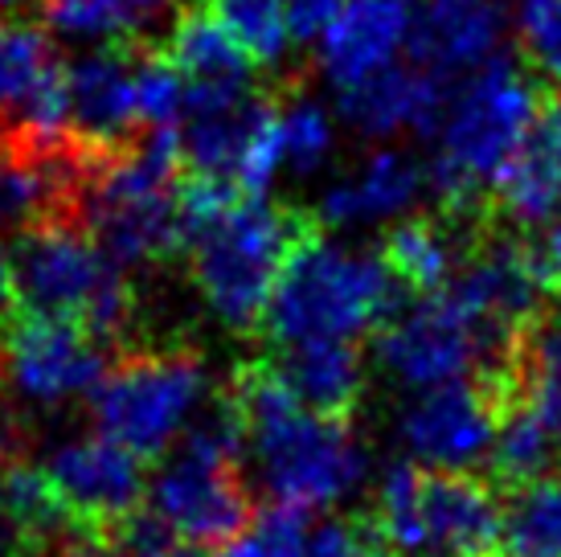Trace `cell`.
<instances>
[{"mask_svg":"<svg viewBox=\"0 0 561 557\" xmlns=\"http://www.w3.org/2000/svg\"><path fill=\"white\" fill-rule=\"evenodd\" d=\"M504 230H537L561 214V91H546L525 148L492 189Z\"/></svg>","mask_w":561,"mask_h":557,"instance_id":"obj_15","label":"cell"},{"mask_svg":"<svg viewBox=\"0 0 561 557\" xmlns=\"http://www.w3.org/2000/svg\"><path fill=\"white\" fill-rule=\"evenodd\" d=\"M541 82L513 58H492L451 94L438 152L431 160L435 209L468 221H488L492 189L529 139L541 111Z\"/></svg>","mask_w":561,"mask_h":557,"instance_id":"obj_2","label":"cell"},{"mask_svg":"<svg viewBox=\"0 0 561 557\" xmlns=\"http://www.w3.org/2000/svg\"><path fill=\"white\" fill-rule=\"evenodd\" d=\"M164 58L188 82L185 115L234 107L250 94H259V66L250 62V54L234 42V33L209 13L205 0L176 13L169 42H164Z\"/></svg>","mask_w":561,"mask_h":557,"instance_id":"obj_12","label":"cell"},{"mask_svg":"<svg viewBox=\"0 0 561 557\" xmlns=\"http://www.w3.org/2000/svg\"><path fill=\"white\" fill-rule=\"evenodd\" d=\"M500 414L504 406L492 389L476 377H459L405 406L402 443L426 471H471L488 464L496 447Z\"/></svg>","mask_w":561,"mask_h":557,"instance_id":"obj_11","label":"cell"},{"mask_svg":"<svg viewBox=\"0 0 561 557\" xmlns=\"http://www.w3.org/2000/svg\"><path fill=\"white\" fill-rule=\"evenodd\" d=\"M480 341L447 295L405 299L386 325L374 332L377 370L405 389H438L476 370Z\"/></svg>","mask_w":561,"mask_h":557,"instance_id":"obj_10","label":"cell"},{"mask_svg":"<svg viewBox=\"0 0 561 557\" xmlns=\"http://www.w3.org/2000/svg\"><path fill=\"white\" fill-rule=\"evenodd\" d=\"M504 37L500 0H422L419 25L410 30V62L435 78L468 75L492 62Z\"/></svg>","mask_w":561,"mask_h":557,"instance_id":"obj_16","label":"cell"},{"mask_svg":"<svg viewBox=\"0 0 561 557\" xmlns=\"http://www.w3.org/2000/svg\"><path fill=\"white\" fill-rule=\"evenodd\" d=\"M37 557H127L124 549H115L103 537H87V533H66L54 545L37 549Z\"/></svg>","mask_w":561,"mask_h":557,"instance_id":"obj_33","label":"cell"},{"mask_svg":"<svg viewBox=\"0 0 561 557\" xmlns=\"http://www.w3.org/2000/svg\"><path fill=\"white\" fill-rule=\"evenodd\" d=\"M42 471L62 504L66 521L87 537H111L115 528L148 509L144 459L99 431L58 443L46 455Z\"/></svg>","mask_w":561,"mask_h":557,"instance_id":"obj_8","label":"cell"},{"mask_svg":"<svg viewBox=\"0 0 561 557\" xmlns=\"http://www.w3.org/2000/svg\"><path fill=\"white\" fill-rule=\"evenodd\" d=\"M9 455H13V422H9V414H0V464L4 467L13 464Z\"/></svg>","mask_w":561,"mask_h":557,"instance_id":"obj_36","label":"cell"},{"mask_svg":"<svg viewBox=\"0 0 561 557\" xmlns=\"http://www.w3.org/2000/svg\"><path fill=\"white\" fill-rule=\"evenodd\" d=\"M561 464V418L546 414L541 406L513 398L500 414L496 447L488 455V480L496 488H525L553 476Z\"/></svg>","mask_w":561,"mask_h":557,"instance_id":"obj_22","label":"cell"},{"mask_svg":"<svg viewBox=\"0 0 561 557\" xmlns=\"http://www.w3.org/2000/svg\"><path fill=\"white\" fill-rule=\"evenodd\" d=\"M414 4L405 0H344L336 25L320 42L324 75L336 91H348L365 78L393 66V54L410 42Z\"/></svg>","mask_w":561,"mask_h":557,"instance_id":"obj_19","label":"cell"},{"mask_svg":"<svg viewBox=\"0 0 561 557\" xmlns=\"http://www.w3.org/2000/svg\"><path fill=\"white\" fill-rule=\"evenodd\" d=\"M320 221L271 197H242L230 214L188 242V271L205 308L230 332L263 328L271 295L291 250Z\"/></svg>","mask_w":561,"mask_h":557,"instance_id":"obj_5","label":"cell"},{"mask_svg":"<svg viewBox=\"0 0 561 557\" xmlns=\"http://www.w3.org/2000/svg\"><path fill=\"white\" fill-rule=\"evenodd\" d=\"M422 189H431V172L410 152L381 148V152L365 156L353 172H344L341 181H332L312 217L320 221V230L393 221L419 205Z\"/></svg>","mask_w":561,"mask_h":557,"instance_id":"obj_18","label":"cell"},{"mask_svg":"<svg viewBox=\"0 0 561 557\" xmlns=\"http://www.w3.org/2000/svg\"><path fill=\"white\" fill-rule=\"evenodd\" d=\"M209 13L218 16L234 42L250 54L254 66H283L287 49L296 46L287 33L283 0H205Z\"/></svg>","mask_w":561,"mask_h":557,"instance_id":"obj_25","label":"cell"},{"mask_svg":"<svg viewBox=\"0 0 561 557\" xmlns=\"http://www.w3.org/2000/svg\"><path fill=\"white\" fill-rule=\"evenodd\" d=\"M13 271L21 308L30 316L70 320L94 332L103 344H115L136 325V292L127 271L79 217H62L21 234L13 247Z\"/></svg>","mask_w":561,"mask_h":557,"instance_id":"obj_6","label":"cell"},{"mask_svg":"<svg viewBox=\"0 0 561 557\" xmlns=\"http://www.w3.org/2000/svg\"><path fill=\"white\" fill-rule=\"evenodd\" d=\"M58 66L62 62L54 58V42L42 25L25 16H0V127L42 91Z\"/></svg>","mask_w":561,"mask_h":557,"instance_id":"obj_23","label":"cell"},{"mask_svg":"<svg viewBox=\"0 0 561 557\" xmlns=\"http://www.w3.org/2000/svg\"><path fill=\"white\" fill-rule=\"evenodd\" d=\"M405 299L381 254L344 247L316 226L283 266L263 332L279 353L324 341L353 344L377 332Z\"/></svg>","mask_w":561,"mask_h":557,"instance_id":"obj_3","label":"cell"},{"mask_svg":"<svg viewBox=\"0 0 561 557\" xmlns=\"http://www.w3.org/2000/svg\"><path fill=\"white\" fill-rule=\"evenodd\" d=\"M21 308V292H16V271H13V254L0 247V325H9Z\"/></svg>","mask_w":561,"mask_h":557,"instance_id":"obj_34","label":"cell"},{"mask_svg":"<svg viewBox=\"0 0 561 557\" xmlns=\"http://www.w3.org/2000/svg\"><path fill=\"white\" fill-rule=\"evenodd\" d=\"M504 557H561V476L516 488L504 500Z\"/></svg>","mask_w":561,"mask_h":557,"instance_id":"obj_24","label":"cell"},{"mask_svg":"<svg viewBox=\"0 0 561 557\" xmlns=\"http://www.w3.org/2000/svg\"><path fill=\"white\" fill-rule=\"evenodd\" d=\"M0 382H4V356H0Z\"/></svg>","mask_w":561,"mask_h":557,"instance_id":"obj_37","label":"cell"},{"mask_svg":"<svg viewBox=\"0 0 561 557\" xmlns=\"http://www.w3.org/2000/svg\"><path fill=\"white\" fill-rule=\"evenodd\" d=\"M513 394H529V398L561 406V304H546L537 311V320L520 332L513 353Z\"/></svg>","mask_w":561,"mask_h":557,"instance_id":"obj_26","label":"cell"},{"mask_svg":"<svg viewBox=\"0 0 561 557\" xmlns=\"http://www.w3.org/2000/svg\"><path fill=\"white\" fill-rule=\"evenodd\" d=\"M299 557H393L369 516H332L312 525Z\"/></svg>","mask_w":561,"mask_h":557,"instance_id":"obj_30","label":"cell"},{"mask_svg":"<svg viewBox=\"0 0 561 557\" xmlns=\"http://www.w3.org/2000/svg\"><path fill=\"white\" fill-rule=\"evenodd\" d=\"M516 247H520L525 271H529L533 283L541 287V295L561 304V217L537 226V230L516 234Z\"/></svg>","mask_w":561,"mask_h":557,"instance_id":"obj_31","label":"cell"},{"mask_svg":"<svg viewBox=\"0 0 561 557\" xmlns=\"http://www.w3.org/2000/svg\"><path fill=\"white\" fill-rule=\"evenodd\" d=\"M66 103H70V139L91 152H119L140 136L136 111V54L99 49L66 62Z\"/></svg>","mask_w":561,"mask_h":557,"instance_id":"obj_13","label":"cell"},{"mask_svg":"<svg viewBox=\"0 0 561 557\" xmlns=\"http://www.w3.org/2000/svg\"><path fill=\"white\" fill-rule=\"evenodd\" d=\"M275 370L312 414L332 418V422H353L360 394H365V361H360L357 344H299V349L275 356Z\"/></svg>","mask_w":561,"mask_h":557,"instance_id":"obj_21","label":"cell"},{"mask_svg":"<svg viewBox=\"0 0 561 557\" xmlns=\"http://www.w3.org/2000/svg\"><path fill=\"white\" fill-rule=\"evenodd\" d=\"M419 521L422 557H483L500 545L504 500L471 471H422Z\"/></svg>","mask_w":561,"mask_h":557,"instance_id":"obj_14","label":"cell"},{"mask_svg":"<svg viewBox=\"0 0 561 557\" xmlns=\"http://www.w3.org/2000/svg\"><path fill=\"white\" fill-rule=\"evenodd\" d=\"M226 402L238 414L271 504L312 512L344 500L365 480L369 451L353 422L312 414L283 382L275 361H242L230 377Z\"/></svg>","mask_w":561,"mask_h":557,"instance_id":"obj_1","label":"cell"},{"mask_svg":"<svg viewBox=\"0 0 561 557\" xmlns=\"http://www.w3.org/2000/svg\"><path fill=\"white\" fill-rule=\"evenodd\" d=\"M205 394L209 377L193 349H131L91 394L94 431L148 464L185 439Z\"/></svg>","mask_w":561,"mask_h":557,"instance_id":"obj_7","label":"cell"},{"mask_svg":"<svg viewBox=\"0 0 561 557\" xmlns=\"http://www.w3.org/2000/svg\"><path fill=\"white\" fill-rule=\"evenodd\" d=\"M49 33L111 49H157V33L176 21V0H37Z\"/></svg>","mask_w":561,"mask_h":557,"instance_id":"obj_20","label":"cell"},{"mask_svg":"<svg viewBox=\"0 0 561 557\" xmlns=\"http://www.w3.org/2000/svg\"><path fill=\"white\" fill-rule=\"evenodd\" d=\"M16 542V528H13V516H9V509H4V492H0V557L9 554Z\"/></svg>","mask_w":561,"mask_h":557,"instance_id":"obj_35","label":"cell"},{"mask_svg":"<svg viewBox=\"0 0 561 557\" xmlns=\"http://www.w3.org/2000/svg\"><path fill=\"white\" fill-rule=\"evenodd\" d=\"M136 111L144 132H181L188 111V82L164 49H136Z\"/></svg>","mask_w":561,"mask_h":557,"instance_id":"obj_27","label":"cell"},{"mask_svg":"<svg viewBox=\"0 0 561 557\" xmlns=\"http://www.w3.org/2000/svg\"><path fill=\"white\" fill-rule=\"evenodd\" d=\"M111 344L70 320L16 316L0 341L4 382L33 406H62L94 394L111 370Z\"/></svg>","mask_w":561,"mask_h":557,"instance_id":"obj_9","label":"cell"},{"mask_svg":"<svg viewBox=\"0 0 561 557\" xmlns=\"http://www.w3.org/2000/svg\"><path fill=\"white\" fill-rule=\"evenodd\" d=\"M447 103H451L447 82L422 66H390L341 91V115L369 139L393 136L405 127L422 139H438Z\"/></svg>","mask_w":561,"mask_h":557,"instance_id":"obj_17","label":"cell"},{"mask_svg":"<svg viewBox=\"0 0 561 557\" xmlns=\"http://www.w3.org/2000/svg\"><path fill=\"white\" fill-rule=\"evenodd\" d=\"M483 557H504V554H483Z\"/></svg>","mask_w":561,"mask_h":557,"instance_id":"obj_38","label":"cell"},{"mask_svg":"<svg viewBox=\"0 0 561 557\" xmlns=\"http://www.w3.org/2000/svg\"><path fill=\"white\" fill-rule=\"evenodd\" d=\"M242 427L221 398L205 410L188 434L164 455V467L148 484V512L185 549H230L259 521V504L242 476Z\"/></svg>","mask_w":561,"mask_h":557,"instance_id":"obj_4","label":"cell"},{"mask_svg":"<svg viewBox=\"0 0 561 557\" xmlns=\"http://www.w3.org/2000/svg\"><path fill=\"white\" fill-rule=\"evenodd\" d=\"M520 58L546 91H561V0H520L516 9Z\"/></svg>","mask_w":561,"mask_h":557,"instance_id":"obj_28","label":"cell"},{"mask_svg":"<svg viewBox=\"0 0 561 557\" xmlns=\"http://www.w3.org/2000/svg\"><path fill=\"white\" fill-rule=\"evenodd\" d=\"M344 0H283L287 13V33L296 46H320L328 37V30L336 25Z\"/></svg>","mask_w":561,"mask_h":557,"instance_id":"obj_32","label":"cell"},{"mask_svg":"<svg viewBox=\"0 0 561 557\" xmlns=\"http://www.w3.org/2000/svg\"><path fill=\"white\" fill-rule=\"evenodd\" d=\"M336 132L328 111L312 99H291L283 103V148H287V169H296L299 177H308L332 156Z\"/></svg>","mask_w":561,"mask_h":557,"instance_id":"obj_29","label":"cell"}]
</instances>
